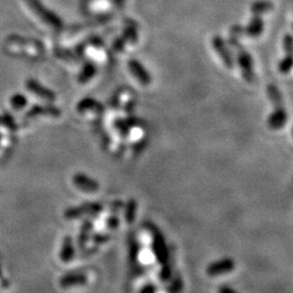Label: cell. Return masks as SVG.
<instances>
[{"label":"cell","mask_w":293,"mask_h":293,"mask_svg":"<svg viewBox=\"0 0 293 293\" xmlns=\"http://www.w3.org/2000/svg\"><path fill=\"white\" fill-rule=\"evenodd\" d=\"M228 42L229 45L235 49L238 64H239L241 69L243 78L246 79V82L248 83H253L255 79V75L253 70V59L251 57V54L241 46L237 37H233V36H231Z\"/></svg>","instance_id":"1"},{"label":"cell","mask_w":293,"mask_h":293,"mask_svg":"<svg viewBox=\"0 0 293 293\" xmlns=\"http://www.w3.org/2000/svg\"><path fill=\"white\" fill-rule=\"evenodd\" d=\"M27 3L29 4V7L34 10V12L37 14L41 21H44L48 25H50L53 29H61L63 26L62 21H61L59 17L47 10L44 5L40 3L38 0H26Z\"/></svg>","instance_id":"2"},{"label":"cell","mask_w":293,"mask_h":293,"mask_svg":"<svg viewBox=\"0 0 293 293\" xmlns=\"http://www.w3.org/2000/svg\"><path fill=\"white\" fill-rule=\"evenodd\" d=\"M212 46L213 48H214V50L217 52L219 58L223 60L226 68L234 69L235 61L233 58V54H231L230 49L227 45V42H226L221 36L216 35L212 38Z\"/></svg>","instance_id":"3"},{"label":"cell","mask_w":293,"mask_h":293,"mask_svg":"<svg viewBox=\"0 0 293 293\" xmlns=\"http://www.w3.org/2000/svg\"><path fill=\"white\" fill-rule=\"evenodd\" d=\"M73 184L76 188H78L79 190H82L84 192H96L99 190V184L98 182L90 178L87 175L82 174V173H77L74 176H73Z\"/></svg>","instance_id":"4"},{"label":"cell","mask_w":293,"mask_h":293,"mask_svg":"<svg viewBox=\"0 0 293 293\" xmlns=\"http://www.w3.org/2000/svg\"><path fill=\"white\" fill-rule=\"evenodd\" d=\"M128 69H130L133 76L136 77L137 81L142 85H144V86H148L151 83L150 74L138 60L132 59L128 61Z\"/></svg>","instance_id":"5"},{"label":"cell","mask_w":293,"mask_h":293,"mask_svg":"<svg viewBox=\"0 0 293 293\" xmlns=\"http://www.w3.org/2000/svg\"><path fill=\"white\" fill-rule=\"evenodd\" d=\"M287 120H288V115H287L285 108H275L274 112L268 118V126L272 130H280L286 125Z\"/></svg>","instance_id":"6"},{"label":"cell","mask_w":293,"mask_h":293,"mask_svg":"<svg viewBox=\"0 0 293 293\" xmlns=\"http://www.w3.org/2000/svg\"><path fill=\"white\" fill-rule=\"evenodd\" d=\"M26 88L30 91V93L40 97L41 99H45L48 101L54 100V94L52 93V91L45 88L44 86H41V85L36 82L35 79H27Z\"/></svg>","instance_id":"7"},{"label":"cell","mask_w":293,"mask_h":293,"mask_svg":"<svg viewBox=\"0 0 293 293\" xmlns=\"http://www.w3.org/2000/svg\"><path fill=\"white\" fill-rule=\"evenodd\" d=\"M264 30V22L262 20L261 15H254L247 27H244V34H247L250 37L256 38L263 33Z\"/></svg>","instance_id":"8"},{"label":"cell","mask_w":293,"mask_h":293,"mask_svg":"<svg viewBox=\"0 0 293 293\" xmlns=\"http://www.w3.org/2000/svg\"><path fill=\"white\" fill-rule=\"evenodd\" d=\"M235 264L231 260H224L221 262H217L215 264H212L209 268H207V274L211 276H216V275H221L228 273L231 270H234Z\"/></svg>","instance_id":"9"},{"label":"cell","mask_w":293,"mask_h":293,"mask_svg":"<svg viewBox=\"0 0 293 293\" xmlns=\"http://www.w3.org/2000/svg\"><path fill=\"white\" fill-rule=\"evenodd\" d=\"M40 114H46V115H51V117H59L60 115V110L57 108H53L51 106L44 107V106H35L32 110H29L27 112L26 117L27 118H33L36 115Z\"/></svg>","instance_id":"10"},{"label":"cell","mask_w":293,"mask_h":293,"mask_svg":"<svg viewBox=\"0 0 293 293\" xmlns=\"http://www.w3.org/2000/svg\"><path fill=\"white\" fill-rule=\"evenodd\" d=\"M101 210V205L98 203H91V204H84L82 206L75 207V209H72L66 213V216H78L81 214H85V213H94V212H99Z\"/></svg>","instance_id":"11"},{"label":"cell","mask_w":293,"mask_h":293,"mask_svg":"<svg viewBox=\"0 0 293 293\" xmlns=\"http://www.w3.org/2000/svg\"><path fill=\"white\" fill-rule=\"evenodd\" d=\"M267 95L270 100L274 105L275 108H282L284 107V99L280 94V90L275 85H268L267 86Z\"/></svg>","instance_id":"12"},{"label":"cell","mask_w":293,"mask_h":293,"mask_svg":"<svg viewBox=\"0 0 293 293\" xmlns=\"http://www.w3.org/2000/svg\"><path fill=\"white\" fill-rule=\"evenodd\" d=\"M274 5L271 1L268 0H258L252 3L251 5V11L253 12L254 15H261L264 13H268V12L272 11Z\"/></svg>","instance_id":"13"},{"label":"cell","mask_w":293,"mask_h":293,"mask_svg":"<svg viewBox=\"0 0 293 293\" xmlns=\"http://www.w3.org/2000/svg\"><path fill=\"white\" fill-rule=\"evenodd\" d=\"M96 74V68L94 64L87 63L85 64V66L82 70V73L78 76V82L79 83H86L88 82L90 78H93Z\"/></svg>","instance_id":"14"},{"label":"cell","mask_w":293,"mask_h":293,"mask_svg":"<svg viewBox=\"0 0 293 293\" xmlns=\"http://www.w3.org/2000/svg\"><path fill=\"white\" fill-rule=\"evenodd\" d=\"M90 109L99 110L100 111V110H102V106L94 99H84L79 102L78 106H77V111H79V112L86 111V110H90Z\"/></svg>","instance_id":"15"},{"label":"cell","mask_w":293,"mask_h":293,"mask_svg":"<svg viewBox=\"0 0 293 293\" xmlns=\"http://www.w3.org/2000/svg\"><path fill=\"white\" fill-rule=\"evenodd\" d=\"M279 72L283 73V74H288L289 72L293 69V56H290V54H287V56L280 61L279 63Z\"/></svg>","instance_id":"16"},{"label":"cell","mask_w":293,"mask_h":293,"mask_svg":"<svg viewBox=\"0 0 293 293\" xmlns=\"http://www.w3.org/2000/svg\"><path fill=\"white\" fill-rule=\"evenodd\" d=\"M10 103H11V107H12V108H13L14 110H17V111H19V110L23 109L24 107L26 106L27 100H26L25 96H23V95H21V94H16V95H14V96H12V97H11Z\"/></svg>","instance_id":"17"},{"label":"cell","mask_w":293,"mask_h":293,"mask_svg":"<svg viewBox=\"0 0 293 293\" xmlns=\"http://www.w3.org/2000/svg\"><path fill=\"white\" fill-rule=\"evenodd\" d=\"M136 207H137V203L136 201L131 200L130 202L127 204V212H126V218L128 223H132L134 221V218H135L136 215Z\"/></svg>","instance_id":"18"},{"label":"cell","mask_w":293,"mask_h":293,"mask_svg":"<svg viewBox=\"0 0 293 293\" xmlns=\"http://www.w3.org/2000/svg\"><path fill=\"white\" fill-rule=\"evenodd\" d=\"M284 50L287 54L293 56V36L291 34H287L284 37Z\"/></svg>","instance_id":"19"},{"label":"cell","mask_w":293,"mask_h":293,"mask_svg":"<svg viewBox=\"0 0 293 293\" xmlns=\"http://www.w3.org/2000/svg\"><path fill=\"white\" fill-rule=\"evenodd\" d=\"M126 34V40L131 41V42H136L137 41V30L135 26H128L125 30Z\"/></svg>","instance_id":"20"},{"label":"cell","mask_w":293,"mask_h":293,"mask_svg":"<svg viewBox=\"0 0 293 293\" xmlns=\"http://www.w3.org/2000/svg\"><path fill=\"white\" fill-rule=\"evenodd\" d=\"M230 33L233 37H238V36L244 34V27L241 25H234L230 27Z\"/></svg>","instance_id":"21"},{"label":"cell","mask_w":293,"mask_h":293,"mask_svg":"<svg viewBox=\"0 0 293 293\" xmlns=\"http://www.w3.org/2000/svg\"><path fill=\"white\" fill-rule=\"evenodd\" d=\"M219 293H237V292L227 288V287H221V288H219Z\"/></svg>","instance_id":"22"}]
</instances>
